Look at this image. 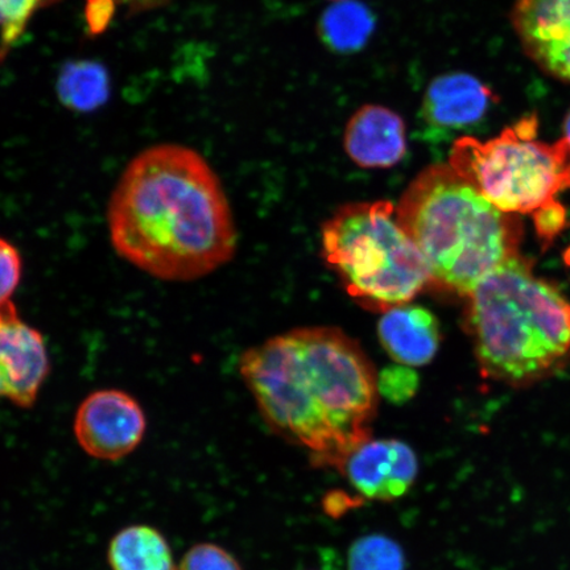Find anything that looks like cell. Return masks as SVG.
Listing matches in <instances>:
<instances>
[{
	"mask_svg": "<svg viewBox=\"0 0 570 570\" xmlns=\"http://www.w3.org/2000/svg\"><path fill=\"white\" fill-rule=\"evenodd\" d=\"M239 372L267 425L340 470L373 439L380 389L373 362L337 327H302L249 348Z\"/></svg>",
	"mask_w": 570,
	"mask_h": 570,
	"instance_id": "obj_1",
	"label": "cell"
},
{
	"mask_svg": "<svg viewBox=\"0 0 570 570\" xmlns=\"http://www.w3.org/2000/svg\"><path fill=\"white\" fill-rule=\"evenodd\" d=\"M120 258L164 282H194L233 259L237 229L229 199L194 148L145 149L128 163L106 212Z\"/></svg>",
	"mask_w": 570,
	"mask_h": 570,
	"instance_id": "obj_2",
	"label": "cell"
},
{
	"mask_svg": "<svg viewBox=\"0 0 570 570\" xmlns=\"http://www.w3.org/2000/svg\"><path fill=\"white\" fill-rule=\"evenodd\" d=\"M399 223L422 253L432 284L469 296L519 255L522 224L454 173L449 164L422 170L404 190Z\"/></svg>",
	"mask_w": 570,
	"mask_h": 570,
	"instance_id": "obj_3",
	"label": "cell"
},
{
	"mask_svg": "<svg viewBox=\"0 0 570 570\" xmlns=\"http://www.w3.org/2000/svg\"><path fill=\"white\" fill-rule=\"evenodd\" d=\"M468 298V333L490 380L531 386L570 358V302L522 256L497 268Z\"/></svg>",
	"mask_w": 570,
	"mask_h": 570,
	"instance_id": "obj_4",
	"label": "cell"
},
{
	"mask_svg": "<svg viewBox=\"0 0 570 570\" xmlns=\"http://www.w3.org/2000/svg\"><path fill=\"white\" fill-rule=\"evenodd\" d=\"M327 267L356 304L384 313L432 284L422 253L390 202L353 203L326 220L321 234Z\"/></svg>",
	"mask_w": 570,
	"mask_h": 570,
	"instance_id": "obj_5",
	"label": "cell"
},
{
	"mask_svg": "<svg viewBox=\"0 0 570 570\" xmlns=\"http://www.w3.org/2000/svg\"><path fill=\"white\" fill-rule=\"evenodd\" d=\"M538 130L529 116L487 141L460 138L449 166L499 210L537 216L570 188V141H540Z\"/></svg>",
	"mask_w": 570,
	"mask_h": 570,
	"instance_id": "obj_6",
	"label": "cell"
},
{
	"mask_svg": "<svg viewBox=\"0 0 570 570\" xmlns=\"http://www.w3.org/2000/svg\"><path fill=\"white\" fill-rule=\"evenodd\" d=\"M75 438L82 451L101 461L130 455L146 436L147 417L140 403L117 389L91 392L78 407Z\"/></svg>",
	"mask_w": 570,
	"mask_h": 570,
	"instance_id": "obj_7",
	"label": "cell"
},
{
	"mask_svg": "<svg viewBox=\"0 0 570 570\" xmlns=\"http://www.w3.org/2000/svg\"><path fill=\"white\" fill-rule=\"evenodd\" d=\"M51 365L45 338L19 317L12 302L0 308V399L20 409L38 401Z\"/></svg>",
	"mask_w": 570,
	"mask_h": 570,
	"instance_id": "obj_8",
	"label": "cell"
},
{
	"mask_svg": "<svg viewBox=\"0 0 570 570\" xmlns=\"http://www.w3.org/2000/svg\"><path fill=\"white\" fill-rule=\"evenodd\" d=\"M340 472L361 498L394 502L415 484L419 460L402 440L370 439L348 454Z\"/></svg>",
	"mask_w": 570,
	"mask_h": 570,
	"instance_id": "obj_9",
	"label": "cell"
},
{
	"mask_svg": "<svg viewBox=\"0 0 570 570\" xmlns=\"http://www.w3.org/2000/svg\"><path fill=\"white\" fill-rule=\"evenodd\" d=\"M510 20L529 59L570 85V0H515Z\"/></svg>",
	"mask_w": 570,
	"mask_h": 570,
	"instance_id": "obj_10",
	"label": "cell"
},
{
	"mask_svg": "<svg viewBox=\"0 0 570 570\" xmlns=\"http://www.w3.org/2000/svg\"><path fill=\"white\" fill-rule=\"evenodd\" d=\"M495 102V92L487 83L455 71L439 76L430 83L420 117L431 130L460 131L482 122Z\"/></svg>",
	"mask_w": 570,
	"mask_h": 570,
	"instance_id": "obj_11",
	"label": "cell"
},
{
	"mask_svg": "<svg viewBox=\"0 0 570 570\" xmlns=\"http://www.w3.org/2000/svg\"><path fill=\"white\" fill-rule=\"evenodd\" d=\"M345 151L365 169L395 167L407 153V127L394 110L382 105H365L356 110L345 128Z\"/></svg>",
	"mask_w": 570,
	"mask_h": 570,
	"instance_id": "obj_12",
	"label": "cell"
},
{
	"mask_svg": "<svg viewBox=\"0 0 570 570\" xmlns=\"http://www.w3.org/2000/svg\"><path fill=\"white\" fill-rule=\"evenodd\" d=\"M377 334L384 351L399 365L425 366L436 356L441 333L436 316L420 305H397L382 313Z\"/></svg>",
	"mask_w": 570,
	"mask_h": 570,
	"instance_id": "obj_13",
	"label": "cell"
},
{
	"mask_svg": "<svg viewBox=\"0 0 570 570\" xmlns=\"http://www.w3.org/2000/svg\"><path fill=\"white\" fill-rule=\"evenodd\" d=\"M111 570H180L164 534L148 524H134L114 534L107 547Z\"/></svg>",
	"mask_w": 570,
	"mask_h": 570,
	"instance_id": "obj_14",
	"label": "cell"
},
{
	"mask_svg": "<svg viewBox=\"0 0 570 570\" xmlns=\"http://www.w3.org/2000/svg\"><path fill=\"white\" fill-rule=\"evenodd\" d=\"M374 30V13L356 0H342L327 7L317 27L321 41L332 52L342 55L361 51Z\"/></svg>",
	"mask_w": 570,
	"mask_h": 570,
	"instance_id": "obj_15",
	"label": "cell"
},
{
	"mask_svg": "<svg viewBox=\"0 0 570 570\" xmlns=\"http://www.w3.org/2000/svg\"><path fill=\"white\" fill-rule=\"evenodd\" d=\"M57 97L67 109L91 112L109 101V71L97 61L76 60L66 63L56 82Z\"/></svg>",
	"mask_w": 570,
	"mask_h": 570,
	"instance_id": "obj_16",
	"label": "cell"
},
{
	"mask_svg": "<svg viewBox=\"0 0 570 570\" xmlns=\"http://www.w3.org/2000/svg\"><path fill=\"white\" fill-rule=\"evenodd\" d=\"M347 570H405V554L387 534H365L348 548Z\"/></svg>",
	"mask_w": 570,
	"mask_h": 570,
	"instance_id": "obj_17",
	"label": "cell"
},
{
	"mask_svg": "<svg viewBox=\"0 0 570 570\" xmlns=\"http://www.w3.org/2000/svg\"><path fill=\"white\" fill-rule=\"evenodd\" d=\"M57 2L60 0H0L2 53L20 38L36 12Z\"/></svg>",
	"mask_w": 570,
	"mask_h": 570,
	"instance_id": "obj_18",
	"label": "cell"
},
{
	"mask_svg": "<svg viewBox=\"0 0 570 570\" xmlns=\"http://www.w3.org/2000/svg\"><path fill=\"white\" fill-rule=\"evenodd\" d=\"M180 570H244L235 556L214 543H198L183 556Z\"/></svg>",
	"mask_w": 570,
	"mask_h": 570,
	"instance_id": "obj_19",
	"label": "cell"
},
{
	"mask_svg": "<svg viewBox=\"0 0 570 570\" xmlns=\"http://www.w3.org/2000/svg\"><path fill=\"white\" fill-rule=\"evenodd\" d=\"M417 384L415 372L403 365L383 370V373L377 376L380 395L389 399L392 403L409 402L415 395Z\"/></svg>",
	"mask_w": 570,
	"mask_h": 570,
	"instance_id": "obj_20",
	"label": "cell"
},
{
	"mask_svg": "<svg viewBox=\"0 0 570 570\" xmlns=\"http://www.w3.org/2000/svg\"><path fill=\"white\" fill-rule=\"evenodd\" d=\"M23 275V261L19 249L0 238V308L12 302Z\"/></svg>",
	"mask_w": 570,
	"mask_h": 570,
	"instance_id": "obj_21",
	"label": "cell"
},
{
	"mask_svg": "<svg viewBox=\"0 0 570 570\" xmlns=\"http://www.w3.org/2000/svg\"><path fill=\"white\" fill-rule=\"evenodd\" d=\"M360 504V499L348 498L345 493L336 491L325 498L324 508L327 514L333 517H340L344 514L351 508Z\"/></svg>",
	"mask_w": 570,
	"mask_h": 570,
	"instance_id": "obj_22",
	"label": "cell"
},
{
	"mask_svg": "<svg viewBox=\"0 0 570 570\" xmlns=\"http://www.w3.org/2000/svg\"><path fill=\"white\" fill-rule=\"evenodd\" d=\"M564 132H566V139H568L570 141V109L564 119Z\"/></svg>",
	"mask_w": 570,
	"mask_h": 570,
	"instance_id": "obj_23",
	"label": "cell"
},
{
	"mask_svg": "<svg viewBox=\"0 0 570 570\" xmlns=\"http://www.w3.org/2000/svg\"><path fill=\"white\" fill-rule=\"evenodd\" d=\"M333 2H342V0H333Z\"/></svg>",
	"mask_w": 570,
	"mask_h": 570,
	"instance_id": "obj_24",
	"label": "cell"
}]
</instances>
